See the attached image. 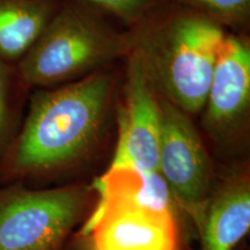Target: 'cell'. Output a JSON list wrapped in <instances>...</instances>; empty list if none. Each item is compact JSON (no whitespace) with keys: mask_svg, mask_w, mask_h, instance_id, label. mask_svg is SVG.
<instances>
[{"mask_svg":"<svg viewBox=\"0 0 250 250\" xmlns=\"http://www.w3.org/2000/svg\"><path fill=\"white\" fill-rule=\"evenodd\" d=\"M235 250H246V246L243 245V243H240V245L235 248Z\"/></svg>","mask_w":250,"mask_h":250,"instance_id":"9a60e30c","label":"cell"},{"mask_svg":"<svg viewBox=\"0 0 250 250\" xmlns=\"http://www.w3.org/2000/svg\"><path fill=\"white\" fill-rule=\"evenodd\" d=\"M30 93L17 62L0 58V158L20 130Z\"/></svg>","mask_w":250,"mask_h":250,"instance_id":"7c38bea8","label":"cell"},{"mask_svg":"<svg viewBox=\"0 0 250 250\" xmlns=\"http://www.w3.org/2000/svg\"><path fill=\"white\" fill-rule=\"evenodd\" d=\"M177 212L94 205L71 250H181Z\"/></svg>","mask_w":250,"mask_h":250,"instance_id":"52a82bcc","label":"cell"},{"mask_svg":"<svg viewBox=\"0 0 250 250\" xmlns=\"http://www.w3.org/2000/svg\"><path fill=\"white\" fill-rule=\"evenodd\" d=\"M202 250H235L250 228V174L246 159L232 161L211 196L191 217Z\"/></svg>","mask_w":250,"mask_h":250,"instance_id":"9c48e42d","label":"cell"},{"mask_svg":"<svg viewBox=\"0 0 250 250\" xmlns=\"http://www.w3.org/2000/svg\"><path fill=\"white\" fill-rule=\"evenodd\" d=\"M0 188V250H64L83 223L94 193L92 187L74 184L29 189L20 182Z\"/></svg>","mask_w":250,"mask_h":250,"instance_id":"277c9868","label":"cell"},{"mask_svg":"<svg viewBox=\"0 0 250 250\" xmlns=\"http://www.w3.org/2000/svg\"><path fill=\"white\" fill-rule=\"evenodd\" d=\"M125 28L159 95L198 118L228 31L191 8L156 1Z\"/></svg>","mask_w":250,"mask_h":250,"instance_id":"7a4b0ae2","label":"cell"},{"mask_svg":"<svg viewBox=\"0 0 250 250\" xmlns=\"http://www.w3.org/2000/svg\"><path fill=\"white\" fill-rule=\"evenodd\" d=\"M191 8L221 24L228 33L250 34V0H152Z\"/></svg>","mask_w":250,"mask_h":250,"instance_id":"4fadbf2b","label":"cell"},{"mask_svg":"<svg viewBox=\"0 0 250 250\" xmlns=\"http://www.w3.org/2000/svg\"><path fill=\"white\" fill-rule=\"evenodd\" d=\"M107 11L87 0H62L45 29L19 61L30 90L73 83L130 54L126 28ZM121 23V22H120Z\"/></svg>","mask_w":250,"mask_h":250,"instance_id":"3957f363","label":"cell"},{"mask_svg":"<svg viewBox=\"0 0 250 250\" xmlns=\"http://www.w3.org/2000/svg\"><path fill=\"white\" fill-rule=\"evenodd\" d=\"M62 0H0V58L21 61Z\"/></svg>","mask_w":250,"mask_h":250,"instance_id":"8fae6325","label":"cell"},{"mask_svg":"<svg viewBox=\"0 0 250 250\" xmlns=\"http://www.w3.org/2000/svg\"><path fill=\"white\" fill-rule=\"evenodd\" d=\"M160 98L139 56L131 50L123 62L117 139L111 164H131L158 171L160 140Z\"/></svg>","mask_w":250,"mask_h":250,"instance_id":"ba28073f","label":"cell"},{"mask_svg":"<svg viewBox=\"0 0 250 250\" xmlns=\"http://www.w3.org/2000/svg\"><path fill=\"white\" fill-rule=\"evenodd\" d=\"M203 139L224 161L245 159L250 142V34L228 33L199 115Z\"/></svg>","mask_w":250,"mask_h":250,"instance_id":"5b68a950","label":"cell"},{"mask_svg":"<svg viewBox=\"0 0 250 250\" xmlns=\"http://www.w3.org/2000/svg\"><path fill=\"white\" fill-rule=\"evenodd\" d=\"M116 18L124 27L130 26L151 5L152 0H87Z\"/></svg>","mask_w":250,"mask_h":250,"instance_id":"5bb4252c","label":"cell"},{"mask_svg":"<svg viewBox=\"0 0 250 250\" xmlns=\"http://www.w3.org/2000/svg\"><path fill=\"white\" fill-rule=\"evenodd\" d=\"M123 62L65 85L31 90L20 130L0 158V183L35 180L96 155L117 123Z\"/></svg>","mask_w":250,"mask_h":250,"instance_id":"6da1fadb","label":"cell"},{"mask_svg":"<svg viewBox=\"0 0 250 250\" xmlns=\"http://www.w3.org/2000/svg\"><path fill=\"white\" fill-rule=\"evenodd\" d=\"M160 98L158 171L179 208L192 217L213 191L218 169L195 120Z\"/></svg>","mask_w":250,"mask_h":250,"instance_id":"8992f818","label":"cell"},{"mask_svg":"<svg viewBox=\"0 0 250 250\" xmlns=\"http://www.w3.org/2000/svg\"><path fill=\"white\" fill-rule=\"evenodd\" d=\"M90 187L95 205H132L162 212L179 208L159 171L142 170L131 164H110Z\"/></svg>","mask_w":250,"mask_h":250,"instance_id":"30bf717a","label":"cell"}]
</instances>
